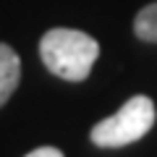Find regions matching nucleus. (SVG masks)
I'll list each match as a JSON object with an SVG mask.
<instances>
[{
    "label": "nucleus",
    "instance_id": "nucleus-1",
    "mask_svg": "<svg viewBox=\"0 0 157 157\" xmlns=\"http://www.w3.org/2000/svg\"><path fill=\"white\" fill-rule=\"evenodd\" d=\"M39 58L58 78L84 81L100 58V42L78 29H50L39 39Z\"/></svg>",
    "mask_w": 157,
    "mask_h": 157
},
{
    "label": "nucleus",
    "instance_id": "nucleus-2",
    "mask_svg": "<svg viewBox=\"0 0 157 157\" xmlns=\"http://www.w3.org/2000/svg\"><path fill=\"white\" fill-rule=\"evenodd\" d=\"M157 121V107L147 94H136L121 110L107 115L92 128L89 139L100 149H121L144 139Z\"/></svg>",
    "mask_w": 157,
    "mask_h": 157
},
{
    "label": "nucleus",
    "instance_id": "nucleus-3",
    "mask_svg": "<svg viewBox=\"0 0 157 157\" xmlns=\"http://www.w3.org/2000/svg\"><path fill=\"white\" fill-rule=\"evenodd\" d=\"M21 81V58L11 45L0 42V107L11 100Z\"/></svg>",
    "mask_w": 157,
    "mask_h": 157
},
{
    "label": "nucleus",
    "instance_id": "nucleus-4",
    "mask_svg": "<svg viewBox=\"0 0 157 157\" xmlns=\"http://www.w3.org/2000/svg\"><path fill=\"white\" fill-rule=\"evenodd\" d=\"M134 34L141 42H152L157 45V3L144 6L134 18Z\"/></svg>",
    "mask_w": 157,
    "mask_h": 157
},
{
    "label": "nucleus",
    "instance_id": "nucleus-5",
    "mask_svg": "<svg viewBox=\"0 0 157 157\" xmlns=\"http://www.w3.org/2000/svg\"><path fill=\"white\" fill-rule=\"evenodd\" d=\"M24 157H66V155H63L58 147H37V149H32Z\"/></svg>",
    "mask_w": 157,
    "mask_h": 157
}]
</instances>
